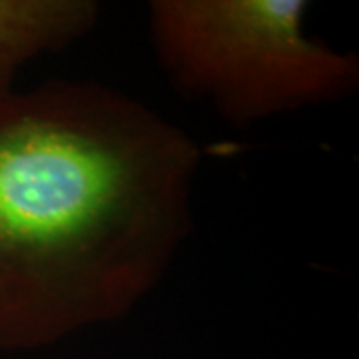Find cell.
Returning <instances> with one entry per match:
<instances>
[{"mask_svg":"<svg viewBox=\"0 0 359 359\" xmlns=\"http://www.w3.org/2000/svg\"><path fill=\"white\" fill-rule=\"evenodd\" d=\"M306 0H154L148 32L180 96L244 130L359 88V56L308 32Z\"/></svg>","mask_w":359,"mask_h":359,"instance_id":"obj_2","label":"cell"},{"mask_svg":"<svg viewBox=\"0 0 359 359\" xmlns=\"http://www.w3.org/2000/svg\"><path fill=\"white\" fill-rule=\"evenodd\" d=\"M100 14L94 0H0V102L28 62L86 39Z\"/></svg>","mask_w":359,"mask_h":359,"instance_id":"obj_3","label":"cell"},{"mask_svg":"<svg viewBox=\"0 0 359 359\" xmlns=\"http://www.w3.org/2000/svg\"><path fill=\"white\" fill-rule=\"evenodd\" d=\"M200 146L146 102L48 80L0 102V349L126 318L194 231Z\"/></svg>","mask_w":359,"mask_h":359,"instance_id":"obj_1","label":"cell"}]
</instances>
